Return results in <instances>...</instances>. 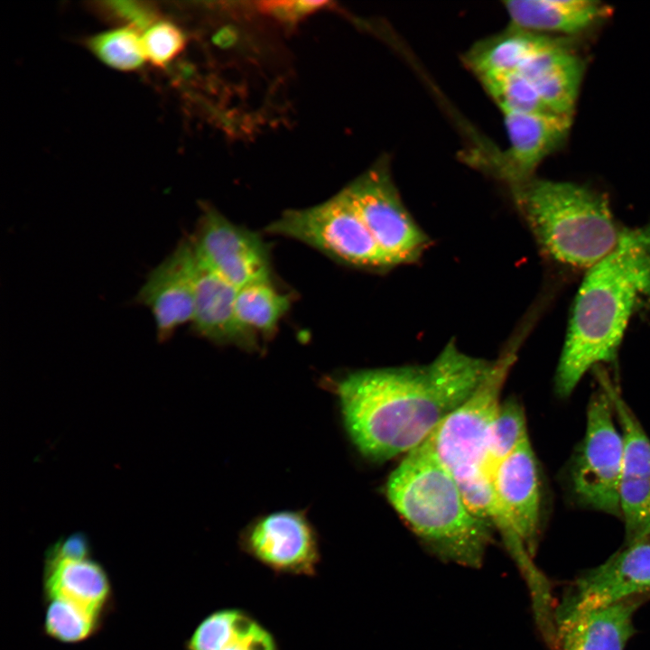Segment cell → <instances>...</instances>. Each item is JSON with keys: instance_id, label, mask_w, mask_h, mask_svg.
Here are the masks:
<instances>
[{"instance_id": "cell-1", "label": "cell", "mask_w": 650, "mask_h": 650, "mask_svg": "<svg viewBox=\"0 0 650 650\" xmlns=\"http://www.w3.org/2000/svg\"><path fill=\"white\" fill-rule=\"evenodd\" d=\"M492 363L451 339L428 364L359 369L329 383L354 446L385 462L422 444L473 395Z\"/></svg>"}, {"instance_id": "cell-2", "label": "cell", "mask_w": 650, "mask_h": 650, "mask_svg": "<svg viewBox=\"0 0 650 650\" xmlns=\"http://www.w3.org/2000/svg\"><path fill=\"white\" fill-rule=\"evenodd\" d=\"M649 295L650 226L622 231L579 289L555 374L560 397H568L593 366L615 358L636 304Z\"/></svg>"}, {"instance_id": "cell-3", "label": "cell", "mask_w": 650, "mask_h": 650, "mask_svg": "<svg viewBox=\"0 0 650 650\" xmlns=\"http://www.w3.org/2000/svg\"><path fill=\"white\" fill-rule=\"evenodd\" d=\"M385 493L434 554L462 566L482 564L493 529L470 511L429 438L404 455L389 475Z\"/></svg>"}, {"instance_id": "cell-4", "label": "cell", "mask_w": 650, "mask_h": 650, "mask_svg": "<svg viewBox=\"0 0 650 650\" xmlns=\"http://www.w3.org/2000/svg\"><path fill=\"white\" fill-rule=\"evenodd\" d=\"M520 339L512 340L473 395L428 437L437 456L458 484L470 511L497 530L508 551L523 549L492 485L488 437L500 395L517 356Z\"/></svg>"}, {"instance_id": "cell-5", "label": "cell", "mask_w": 650, "mask_h": 650, "mask_svg": "<svg viewBox=\"0 0 650 650\" xmlns=\"http://www.w3.org/2000/svg\"><path fill=\"white\" fill-rule=\"evenodd\" d=\"M513 192L542 250L559 263L590 268L620 239L608 202L588 188L532 178Z\"/></svg>"}, {"instance_id": "cell-6", "label": "cell", "mask_w": 650, "mask_h": 650, "mask_svg": "<svg viewBox=\"0 0 650 650\" xmlns=\"http://www.w3.org/2000/svg\"><path fill=\"white\" fill-rule=\"evenodd\" d=\"M265 230L303 243L348 266L375 271L395 266L342 190L317 205L285 210Z\"/></svg>"}, {"instance_id": "cell-7", "label": "cell", "mask_w": 650, "mask_h": 650, "mask_svg": "<svg viewBox=\"0 0 650 650\" xmlns=\"http://www.w3.org/2000/svg\"><path fill=\"white\" fill-rule=\"evenodd\" d=\"M614 415L611 401L601 388L588 404L585 434L569 463L567 484L579 506L621 518L624 442Z\"/></svg>"}, {"instance_id": "cell-8", "label": "cell", "mask_w": 650, "mask_h": 650, "mask_svg": "<svg viewBox=\"0 0 650 650\" xmlns=\"http://www.w3.org/2000/svg\"><path fill=\"white\" fill-rule=\"evenodd\" d=\"M342 190L395 265L413 262L422 255L429 238L403 203L385 161Z\"/></svg>"}, {"instance_id": "cell-9", "label": "cell", "mask_w": 650, "mask_h": 650, "mask_svg": "<svg viewBox=\"0 0 650 650\" xmlns=\"http://www.w3.org/2000/svg\"><path fill=\"white\" fill-rule=\"evenodd\" d=\"M190 236L199 265L239 289L272 279L269 246L262 237L204 206Z\"/></svg>"}, {"instance_id": "cell-10", "label": "cell", "mask_w": 650, "mask_h": 650, "mask_svg": "<svg viewBox=\"0 0 650 650\" xmlns=\"http://www.w3.org/2000/svg\"><path fill=\"white\" fill-rule=\"evenodd\" d=\"M640 595L650 596V536L626 543L576 578L554 611V628L587 611Z\"/></svg>"}, {"instance_id": "cell-11", "label": "cell", "mask_w": 650, "mask_h": 650, "mask_svg": "<svg viewBox=\"0 0 650 650\" xmlns=\"http://www.w3.org/2000/svg\"><path fill=\"white\" fill-rule=\"evenodd\" d=\"M240 549L279 574L316 575L320 562L319 536L303 511H278L252 520L238 537Z\"/></svg>"}, {"instance_id": "cell-12", "label": "cell", "mask_w": 650, "mask_h": 650, "mask_svg": "<svg viewBox=\"0 0 650 650\" xmlns=\"http://www.w3.org/2000/svg\"><path fill=\"white\" fill-rule=\"evenodd\" d=\"M198 274L190 237L180 239L147 274L134 301L150 311L159 342H166L181 326L191 322Z\"/></svg>"}, {"instance_id": "cell-13", "label": "cell", "mask_w": 650, "mask_h": 650, "mask_svg": "<svg viewBox=\"0 0 650 650\" xmlns=\"http://www.w3.org/2000/svg\"><path fill=\"white\" fill-rule=\"evenodd\" d=\"M624 442L619 487L626 543L650 536V439L611 382L604 385Z\"/></svg>"}, {"instance_id": "cell-14", "label": "cell", "mask_w": 650, "mask_h": 650, "mask_svg": "<svg viewBox=\"0 0 650 650\" xmlns=\"http://www.w3.org/2000/svg\"><path fill=\"white\" fill-rule=\"evenodd\" d=\"M491 479L497 501L533 557L541 534L542 490L538 462L529 439L495 466Z\"/></svg>"}, {"instance_id": "cell-15", "label": "cell", "mask_w": 650, "mask_h": 650, "mask_svg": "<svg viewBox=\"0 0 650 650\" xmlns=\"http://www.w3.org/2000/svg\"><path fill=\"white\" fill-rule=\"evenodd\" d=\"M509 145L501 175L512 187L530 179L540 162L566 136L571 116L540 113H502Z\"/></svg>"}, {"instance_id": "cell-16", "label": "cell", "mask_w": 650, "mask_h": 650, "mask_svg": "<svg viewBox=\"0 0 650 650\" xmlns=\"http://www.w3.org/2000/svg\"><path fill=\"white\" fill-rule=\"evenodd\" d=\"M237 290L199 265L190 328L197 336L211 343L255 351L259 348L258 338L247 332L237 316Z\"/></svg>"}, {"instance_id": "cell-17", "label": "cell", "mask_w": 650, "mask_h": 650, "mask_svg": "<svg viewBox=\"0 0 650 650\" xmlns=\"http://www.w3.org/2000/svg\"><path fill=\"white\" fill-rule=\"evenodd\" d=\"M650 599L631 597L582 613L555 627V650H624L635 634V612Z\"/></svg>"}, {"instance_id": "cell-18", "label": "cell", "mask_w": 650, "mask_h": 650, "mask_svg": "<svg viewBox=\"0 0 650 650\" xmlns=\"http://www.w3.org/2000/svg\"><path fill=\"white\" fill-rule=\"evenodd\" d=\"M582 64L562 42L552 39L516 71L534 87L554 114L571 116L582 75Z\"/></svg>"}, {"instance_id": "cell-19", "label": "cell", "mask_w": 650, "mask_h": 650, "mask_svg": "<svg viewBox=\"0 0 650 650\" xmlns=\"http://www.w3.org/2000/svg\"><path fill=\"white\" fill-rule=\"evenodd\" d=\"M186 650H278L274 635L239 608H221L197 626Z\"/></svg>"}, {"instance_id": "cell-20", "label": "cell", "mask_w": 650, "mask_h": 650, "mask_svg": "<svg viewBox=\"0 0 650 650\" xmlns=\"http://www.w3.org/2000/svg\"><path fill=\"white\" fill-rule=\"evenodd\" d=\"M504 5L510 25L534 32H577L606 15L608 9L589 0H511Z\"/></svg>"}, {"instance_id": "cell-21", "label": "cell", "mask_w": 650, "mask_h": 650, "mask_svg": "<svg viewBox=\"0 0 650 650\" xmlns=\"http://www.w3.org/2000/svg\"><path fill=\"white\" fill-rule=\"evenodd\" d=\"M44 591L101 617L111 597L107 571L91 558L61 561L44 566Z\"/></svg>"}, {"instance_id": "cell-22", "label": "cell", "mask_w": 650, "mask_h": 650, "mask_svg": "<svg viewBox=\"0 0 650 650\" xmlns=\"http://www.w3.org/2000/svg\"><path fill=\"white\" fill-rule=\"evenodd\" d=\"M552 38L510 25L502 32L476 43L465 60L478 78L497 73L516 72Z\"/></svg>"}, {"instance_id": "cell-23", "label": "cell", "mask_w": 650, "mask_h": 650, "mask_svg": "<svg viewBox=\"0 0 650 650\" xmlns=\"http://www.w3.org/2000/svg\"><path fill=\"white\" fill-rule=\"evenodd\" d=\"M289 294L277 289L270 280L255 282L237 290L236 311L242 327L253 336L272 337L289 311Z\"/></svg>"}, {"instance_id": "cell-24", "label": "cell", "mask_w": 650, "mask_h": 650, "mask_svg": "<svg viewBox=\"0 0 650 650\" xmlns=\"http://www.w3.org/2000/svg\"><path fill=\"white\" fill-rule=\"evenodd\" d=\"M478 79L502 113L554 114L531 82L516 72L490 74Z\"/></svg>"}, {"instance_id": "cell-25", "label": "cell", "mask_w": 650, "mask_h": 650, "mask_svg": "<svg viewBox=\"0 0 650 650\" xmlns=\"http://www.w3.org/2000/svg\"><path fill=\"white\" fill-rule=\"evenodd\" d=\"M529 439L522 404L515 397L501 401L494 415L488 437V467L495 466Z\"/></svg>"}, {"instance_id": "cell-26", "label": "cell", "mask_w": 650, "mask_h": 650, "mask_svg": "<svg viewBox=\"0 0 650 650\" xmlns=\"http://www.w3.org/2000/svg\"><path fill=\"white\" fill-rule=\"evenodd\" d=\"M88 50L106 65L123 71L138 69L145 59L139 32L120 27L87 40Z\"/></svg>"}, {"instance_id": "cell-27", "label": "cell", "mask_w": 650, "mask_h": 650, "mask_svg": "<svg viewBox=\"0 0 650 650\" xmlns=\"http://www.w3.org/2000/svg\"><path fill=\"white\" fill-rule=\"evenodd\" d=\"M48 600L43 627L49 636L61 643H79L98 628L99 616L66 599Z\"/></svg>"}, {"instance_id": "cell-28", "label": "cell", "mask_w": 650, "mask_h": 650, "mask_svg": "<svg viewBox=\"0 0 650 650\" xmlns=\"http://www.w3.org/2000/svg\"><path fill=\"white\" fill-rule=\"evenodd\" d=\"M142 42L145 59L154 66L164 67L181 53L186 38L174 23L157 21L145 30Z\"/></svg>"}, {"instance_id": "cell-29", "label": "cell", "mask_w": 650, "mask_h": 650, "mask_svg": "<svg viewBox=\"0 0 650 650\" xmlns=\"http://www.w3.org/2000/svg\"><path fill=\"white\" fill-rule=\"evenodd\" d=\"M95 9L104 18L138 32L158 21L157 9L144 1H103L97 3Z\"/></svg>"}, {"instance_id": "cell-30", "label": "cell", "mask_w": 650, "mask_h": 650, "mask_svg": "<svg viewBox=\"0 0 650 650\" xmlns=\"http://www.w3.org/2000/svg\"><path fill=\"white\" fill-rule=\"evenodd\" d=\"M90 543L83 533H73L53 543L46 552L45 565L61 561L90 558Z\"/></svg>"}, {"instance_id": "cell-31", "label": "cell", "mask_w": 650, "mask_h": 650, "mask_svg": "<svg viewBox=\"0 0 650 650\" xmlns=\"http://www.w3.org/2000/svg\"><path fill=\"white\" fill-rule=\"evenodd\" d=\"M324 1H265L259 2L260 11L284 22H295L322 8Z\"/></svg>"}]
</instances>
